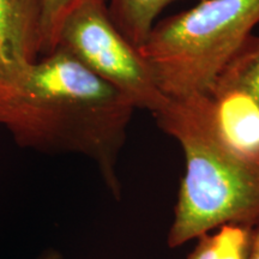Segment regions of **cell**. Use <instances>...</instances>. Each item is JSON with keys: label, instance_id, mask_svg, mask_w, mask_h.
I'll use <instances>...</instances> for the list:
<instances>
[{"label": "cell", "instance_id": "cell-8", "mask_svg": "<svg viewBox=\"0 0 259 259\" xmlns=\"http://www.w3.org/2000/svg\"><path fill=\"white\" fill-rule=\"evenodd\" d=\"M253 223L232 222L200 235L187 259H248Z\"/></svg>", "mask_w": 259, "mask_h": 259}, {"label": "cell", "instance_id": "cell-10", "mask_svg": "<svg viewBox=\"0 0 259 259\" xmlns=\"http://www.w3.org/2000/svg\"><path fill=\"white\" fill-rule=\"evenodd\" d=\"M82 0H44V27H42L41 56L48 54L56 47L58 29L65 15ZM106 2V0H105Z\"/></svg>", "mask_w": 259, "mask_h": 259}, {"label": "cell", "instance_id": "cell-12", "mask_svg": "<svg viewBox=\"0 0 259 259\" xmlns=\"http://www.w3.org/2000/svg\"><path fill=\"white\" fill-rule=\"evenodd\" d=\"M35 259H64V258H63V254H61L58 250L48 248V250L42 252V253Z\"/></svg>", "mask_w": 259, "mask_h": 259}, {"label": "cell", "instance_id": "cell-4", "mask_svg": "<svg viewBox=\"0 0 259 259\" xmlns=\"http://www.w3.org/2000/svg\"><path fill=\"white\" fill-rule=\"evenodd\" d=\"M56 47L72 54L136 108L154 114L169 100L158 89L138 48L116 28L105 0H82L74 5L61 21Z\"/></svg>", "mask_w": 259, "mask_h": 259}, {"label": "cell", "instance_id": "cell-2", "mask_svg": "<svg viewBox=\"0 0 259 259\" xmlns=\"http://www.w3.org/2000/svg\"><path fill=\"white\" fill-rule=\"evenodd\" d=\"M157 125L183 149L184 174L167 242L179 247L232 222L259 219V181L223 153L210 134L196 95L168 100Z\"/></svg>", "mask_w": 259, "mask_h": 259}, {"label": "cell", "instance_id": "cell-3", "mask_svg": "<svg viewBox=\"0 0 259 259\" xmlns=\"http://www.w3.org/2000/svg\"><path fill=\"white\" fill-rule=\"evenodd\" d=\"M259 24V0H199L151 29L138 47L158 89L179 100L208 93Z\"/></svg>", "mask_w": 259, "mask_h": 259}, {"label": "cell", "instance_id": "cell-5", "mask_svg": "<svg viewBox=\"0 0 259 259\" xmlns=\"http://www.w3.org/2000/svg\"><path fill=\"white\" fill-rule=\"evenodd\" d=\"M210 134L223 153L259 181V102L239 84L218 79L196 95Z\"/></svg>", "mask_w": 259, "mask_h": 259}, {"label": "cell", "instance_id": "cell-11", "mask_svg": "<svg viewBox=\"0 0 259 259\" xmlns=\"http://www.w3.org/2000/svg\"><path fill=\"white\" fill-rule=\"evenodd\" d=\"M248 259H259V219L252 227V240Z\"/></svg>", "mask_w": 259, "mask_h": 259}, {"label": "cell", "instance_id": "cell-9", "mask_svg": "<svg viewBox=\"0 0 259 259\" xmlns=\"http://www.w3.org/2000/svg\"><path fill=\"white\" fill-rule=\"evenodd\" d=\"M218 79L244 87L259 102V36L245 41Z\"/></svg>", "mask_w": 259, "mask_h": 259}, {"label": "cell", "instance_id": "cell-6", "mask_svg": "<svg viewBox=\"0 0 259 259\" xmlns=\"http://www.w3.org/2000/svg\"><path fill=\"white\" fill-rule=\"evenodd\" d=\"M44 0H0V84L11 83L41 57Z\"/></svg>", "mask_w": 259, "mask_h": 259}, {"label": "cell", "instance_id": "cell-1", "mask_svg": "<svg viewBox=\"0 0 259 259\" xmlns=\"http://www.w3.org/2000/svg\"><path fill=\"white\" fill-rule=\"evenodd\" d=\"M135 109L127 97L60 47L14 82L0 84V126L16 144L88 157L115 199L121 197L119 155Z\"/></svg>", "mask_w": 259, "mask_h": 259}, {"label": "cell", "instance_id": "cell-7", "mask_svg": "<svg viewBox=\"0 0 259 259\" xmlns=\"http://www.w3.org/2000/svg\"><path fill=\"white\" fill-rule=\"evenodd\" d=\"M176 2L180 0H106L116 28L137 48L147 40L158 15Z\"/></svg>", "mask_w": 259, "mask_h": 259}]
</instances>
